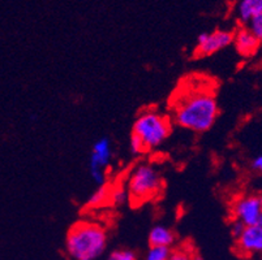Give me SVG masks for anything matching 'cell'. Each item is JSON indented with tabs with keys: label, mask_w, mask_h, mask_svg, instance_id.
<instances>
[{
	"label": "cell",
	"mask_w": 262,
	"mask_h": 260,
	"mask_svg": "<svg viewBox=\"0 0 262 260\" xmlns=\"http://www.w3.org/2000/svg\"><path fill=\"white\" fill-rule=\"evenodd\" d=\"M172 120L180 128L204 133L218 117V103L210 81L196 76L182 81L171 98Z\"/></svg>",
	"instance_id": "cell-1"
},
{
	"label": "cell",
	"mask_w": 262,
	"mask_h": 260,
	"mask_svg": "<svg viewBox=\"0 0 262 260\" xmlns=\"http://www.w3.org/2000/svg\"><path fill=\"white\" fill-rule=\"evenodd\" d=\"M107 246L106 228L98 221L80 220L68 230L66 250L73 260H94Z\"/></svg>",
	"instance_id": "cell-2"
},
{
	"label": "cell",
	"mask_w": 262,
	"mask_h": 260,
	"mask_svg": "<svg viewBox=\"0 0 262 260\" xmlns=\"http://www.w3.org/2000/svg\"><path fill=\"white\" fill-rule=\"evenodd\" d=\"M172 125L171 119L154 108L142 111L133 124L132 134L144 145L145 151L158 149L170 137Z\"/></svg>",
	"instance_id": "cell-3"
},
{
	"label": "cell",
	"mask_w": 262,
	"mask_h": 260,
	"mask_svg": "<svg viewBox=\"0 0 262 260\" xmlns=\"http://www.w3.org/2000/svg\"><path fill=\"white\" fill-rule=\"evenodd\" d=\"M162 189L163 178L153 164H139L128 177V199L133 204H142L156 199L162 193Z\"/></svg>",
	"instance_id": "cell-4"
},
{
	"label": "cell",
	"mask_w": 262,
	"mask_h": 260,
	"mask_svg": "<svg viewBox=\"0 0 262 260\" xmlns=\"http://www.w3.org/2000/svg\"><path fill=\"white\" fill-rule=\"evenodd\" d=\"M113 160V145L108 138L103 137L95 140L89 157V172L93 181L98 186L106 182V168Z\"/></svg>",
	"instance_id": "cell-5"
},
{
	"label": "cell",
	"mask_w": 262,
	"mask_h": 260,
	"mask_svg": "<svg viewBox=\"0 0 262 260\" xmlns=\"http://www.w3.org/2000/svg\"><path fill=\"white\" fill-rule=\"evenodd\" d=\"M232 216L244 226L257 225L261 219V202L256 195H242L232 203Z\"/></svg>",
	"instance_id": "cell-6"
},
{
	"label": "cell",
	"mask_w": 262,
	"mask_h": 260,
	"mask_svg": "<svg viewBox=\"0 0 262 260\" xmlns=\"http://www.w3.org/2000/svg\"><path fill=\"white\" fill-rule=\"evenodd\" d=\"M233 34L226 30H215L213 33H202L197 38L194 55L199 57L210 56L232 43Z\"/></svg>",
	"instance_id": "cell-7"
},
{
	"label": "cell",
	"mask_w": 262,
	"mask_h": 260,
	"mask_svg": "<svg viewBox=\"0 0 262 260\" xmlns=\"http://www.w3.org/2000/svg\"><path fill=\"white\" fill-rule=\"evenodd\" d=\"M236 251L244 257L262 254V226L257 225L244 226L236 238Z\"/></svg>",
	"instance_id": "cell-8"
},
{
	"label": "cell",
	"mask_w": 262,
	"mask_h": 260,
	"mask_svg": "<svg viewBox=\"0 0 262 260\" xmlns=\"http://www.w3.org/2000/svg\"><path fill=\"white\" fill-rule=\"evenodd\" d=\"M232 42L235 43L236 51L244 57L253 56L259 47V40L252 34V32L248 28H240L233 34Z\"/></svg>",
	"instance_id": "cell-9"
},
{
	"label": "cell",
	"mask_w": 262,
	"mask_h": 260,
	"mask_svg": "<svg viewBox=\"0 0 262 260\" xmlns=\"http://www.w3.org/2000/svg\"><path fill=\"white\" fill-rule=\"evenodd\" d=\"M173 243H175V234L167 226L157 225L150 230V247H167V249H171Z\"/></svg>",
	"instance_id": "cell-10"
},
{
	"label": "cell",
	"mask_w": 262,
	"mask_h": 260,
	"mask_svg": "<svg viewBox=\"0 0 262 260\" xmlns=\"http://www.w3.org/2000/svg\"><path fill=\"white\" fill-rule=\"evenodd\" d=\"M262 13V0H242L237 6V16L243 23H248Z\"/></svg>",
	"instance_id": "cell-11"
},
{
	"label": "cell",
	"mask_w": 262,
	"mask_h": 260,
	"mask_svg": "<svg viewBox=\"0 0 262 260\" xmlns=\"http://www.w3.org/2000/svg\"><path fill=\"white\" fill-rule=\"evenodd\" d=\"M110 202V187L104 183V185L98 186V189L95 190L92 194L90 199L88 200V207L90 208H97L103 204Z\"/></svg>",
	"instance_id": "cell-12"
},
{
	"label": "cell",
	"mask_w": 262,
	"mask_h": 260,
	"mask_svg": "<svg viewBox=\"0 0 262 260\" xmlns=\"http://www.w3.org/2000/svg\"><path fill=\"white\" fill-rule=\"evenodd\" d=\"M168 260H202L200 255L197 254L196 250L193 249L189 245H184V246L176 247V249L171 250Z\"/></svg>",
	"instance_id": "cell-13"
},
{
	"label": "cell",
	"mask_w": 262,
	"mask_h": 260,
	"mask_svg": "<svg viewBox=\"0 0 262 260\" xmlns=\"http://www.w3.org/2000/svg\"><path fill=\"white\" fill-rule=\"evenodd\" d=\"M128 200V192L127 187L118 185L114 187H110V203H113L114 206H120V204L125 203Z\"/></svg>",
	"instance_id": "cell-14"
},
{
	"label": "cell",
	"mask_w": 262,
	"mask_h": 260,
	"mask_svg": "<svg viewBox=\"0 0 262 260\" xmlns=\"http://www.w3.org/2000/svg\"><path fill=\"white\" fill-rule=\"evenodd\" d=\"M171 249L167 247H150L144 260H168Z\"/></svg>",
	"instance_id": "cell-15"
},
{
	"label": "cell",
	"mask_w": 262,
	"mask_h": 260,
	"mask_svg": "<svg viewBox=\"0 0 262 260\" xmlns=\"http://www.w3.org/2000/svg\"><path fill=\"white\" fill-rule=\"evenodd\" d=\"M107 260H137V255L128 249H118L114 250Z\"/></svg>",
	"instance_id": "cell-16"
},
{
	"label": "cell",
	"mask_w": 262,
	"mask_h": 260,
	"mask_svg": "<svg viewBox=\"0 0 262 260\" xmlns=\"http://www.w3.org/2000/svg\"><path fill=\"white\" fill-rule=\"evenodd\" d=\"M247 25H248V29L252 32V34H253L254 37L261 42L262 40V13L252 18Z\"/></svg>",
	"instance_id": "cell-17"
},
{
	"label": "cell",
	"mask_w": 262,
	"mask_h": 260,
	"mask_svg": "<svg viewBox=\"0 0 262 260\" xmlns=\"http://www.w3.org/2000/svg\"><path fill=\"white\" fill-rule=\"evenodd\" d=\"M129 149H130V152H132L133 155H140V154H144V152H146L145 151L142 142L139 139V138L136 137L135 134H130Z\"/></svg>",
	"instance_id": "cell-18"
},
{
	"label": "cell",
	"mask_w": 262,
	"mask_h": 260,
	"mask_svg": "<svg viewBox=\"0 0 262 260\" xmlns=\"http://www.w3.org/2000/svg\"><path fill=\"white\" fill-rule=\"evenodd\" d=\"M244 229V225H243L242 223H239V221H233L232 225H231V230H232V235L235 238L237 237V235L242 233V230Z\"/></svg>",
	"instance_id": "cell-19"
},
{
	"label": "cell",
	"mask_w": 262,
	"mask_h": 260,
	"mask_svg": "<svg viewBox=\"0 0 262 260\" xmlns=\"http://www.w3.org/2000/svg\"><path fill=\"white\" fill-rule=\"evenodd\" d=\"M253 168L256 169V171H258L259 173H262V155L257 156L253 160Z\"/></svg>",
	"instance_id": "cell-20"
},
{
	"label": "cell",
	"mask_w": 262,
	"mask_h": 260,
	"mask_svg": "<svg viewBox=\"0 0 262 260\" xmlns=\"http://www.w3.org/2000/svg\"><path fill=\"white\" fill-rule=\"evenodd\" d=\"M259 202H261V219H259V223L258 224L262 226V197L259 198Z\"/></svg>",
	"instance_id": "cell-21"
}]
</instances>
